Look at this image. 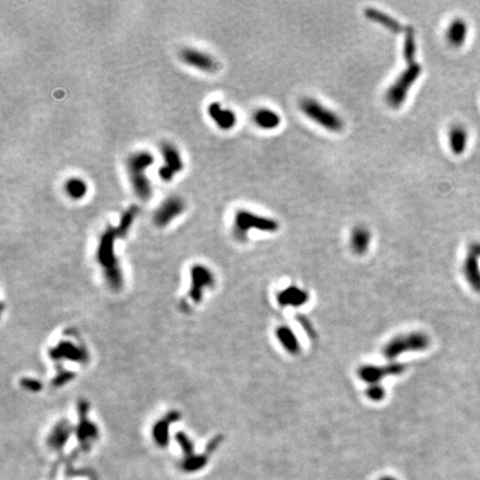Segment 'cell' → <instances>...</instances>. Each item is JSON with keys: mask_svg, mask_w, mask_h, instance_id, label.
<instances>
[{"mask_svg": "<svg viewBox=\"0 0 480 480\" xmlns=\"http://www.w3.org/2000/svg\"><path fill=\"white\" fill-rule=\"evenodd\" d=\"M422 68L419 62L407 64L396 80L390 84L386 92V102L389 107L398 109L402 106L407 100L408 94L412 86L422 76Z\"/></svg>", "mask_w": 480, "mask_h": 480, "instance_id": "1", "label": "cell"}, {"mask_svg": "<svg viewBox=\"0 0 480 480\" xmlns=\"http://www.w3.org/2000/svg\"><path fill=\"white\" fill-rule=\"evenodd\" d=\"M154 164V157L147 152L132 154L128 160V172L130 182L137 197L148 200L152 194V184L146 176V169Z\"/></svg>", "mask_w": 480, "mask_h": 480, "instance_id": "2", "label": "cell"}, {"mask_svg": "<svg viewBox=\"0 0 480 480\" xmlns=\"http://www.w3.org/2000/svg\"><path fill=\"white\" fill-rule=\"evenodd\" d=\"M300 110L310 120L324 129L332 132H339L344 129V120L330 108L314 98H304L299 104Z\"/></svg>", "mask_w": 480, "mask_h": 480, "instance_id": "3", "label": "cell"}, {"mask_svg": "<svg viewBox=\"0 0 480 480\" xmlns=\"http://www.w3.org/2000/svg\"><path fill=\"white\" fill-rule=\"evenodd\" d=\"M258 229L264 232H276L279 229V222L272 218L260 216L248 210H238L234 216V232L236 237L244 242L249 230Z\"/></svg>", "mask_w": 480, "mask_h": 480, "instance_id": "4", "label": "cell"}, {"mask_svg": "<svg viewBox=\"0 0 480 480\" xmlns=\"http://www.w3.org/2000/svg\"><path fill=\"white\" fill-rule=\"evenodd\" d=\"M430 346V338L424 332H410L400 334L384 346L382 354L389 360H394L400 354L408 352H422Z\"/></svg>", "mask_w": 480, "mask_h": 480, "instance_id": "5", "label": "cell"}, {"mask_svg": "<svg viewBox=\"0 0 480 480\" xmlns=\"http://www.w3.org/2000/svg\"><path fill=\"white\" fill-rule=\"evenodd\" d=\"M406 367L404 364L392 362L387 366H362L358 370V376L370 384H379V382L388 376H398L402 374Z\"/></svg>", "mask_w": 480, "mask_h": 480, "instance_id": "6", "label": "cell"}, {"mask_svg": "<svg viewBox=\"0 0 480 480\" xmlns=\"http://www.w3.org/2000/svg\"><path fill=\"white\" fill-rule=\"evenodd\" d=\"M162 152L164 159V166L159 169V176L164 182H170L174 174L182 172V160L178 150L170 144H162Z\"/></svg>", "mask_w": 480, "mask_h": 480, "instance_id": "7", "label": "cell"}, {"mask_svg": "<svg viewBox=\"0 0 480 480\" xmlns=\"http://www.w3.org/2000/svg\"><path fill=\"white\" fill-rule=\"evenodd\" d=\"M184 208V206L182 199L178 197H170L164 200L157 209L154 217V222L159 227L166 226L174 218H176L182 212Z\"/></svg>", "mask_w": 480, "mask_h": 480, "instance_id": "8", "label": "cell"}, {"mask_svg": "<svg viewBox=\"0 0 480 480\" xmlns=\"http://www.w3.org/2000/svg\"><path fill=\"white\" fill-rule=\"evenodd\" d=\"M364 16L370 22H372L377 24H380L382 26L384 29L389 30L390 32L394 34H400V32H406L408 26H404V24L398 22L397 19H394V17L389 16L388 14L380 12V10L376 8H366L364 9Z\"/></svg>", "mask_w": 480, "mask_h": 480, "instance_id": "9", "label": "cell"}, {"mask_svg": "<svg viewBox=\"0 0 480 480\" xmlns=\"http://www.w3.org/2000/svg\"><path fill=\"white\" fill-rule=\"evenodd\" d=\"M182 59L189 66L194 67L204 72H212L217 69L216 60L207 54H204L196 49H184L182 52Z\"/></svg>", "mask_w": 480, "mask_h": 480, "instance_id": "10", "label": "cell"}, {"mask_svg": "<svg viewBox=\"0 0 480 480\" xmlns=\"http://www.w3.org/2000/svg\"><path fill=\"white\" fill-rule=\"evenodd\" d=\"M278 304L282 307H300L307 304L309 294L302 288L297 286H289L282 289L277 294Z\"/></svg>", "mask_w": 480, "mask_h": 480, "instance_id": "11", "label": "cell"}, {"mask_svg": "<svg viewBox=\"0 0 480 480\" xmlns=\"http://www.w3.org/2000/svg\"><path fill=\"white\" fill-rule=\"evenodd\" d=\"M208 114L217 126L222 130H230L237 122V116L232 110L224 109L218 102H212L208 106Z\"/></svg>", "mask_w": 480, "mask_h": 480, "instance_id": "12", "label": "cell"}, {"mask_svg": "<svg viewBox=\"0 0 480 480\" xmlns=\"http://www.w3.org/2000/svg\"><path fill=\"white\" fill-rule=\"evenodd\" d=\"M464 276L474 292L480 294V266L479 257L476 254L469 252L464 259L462 267Z\"/></svg>", "mask_w": 480, "mask_h": 480, "instance_id": "13", "label": "cell"}, {"mask_svg": "<svg viewBox=\"0 0 480 480\" xmlns=\"http://www.w3.org/2000/svg\"><path fill=\"white\" fill-rule=\"evenodd\" d=\"M468 130L462 124H454L449 129L448 132V144L452 152L456 156H460L464 152L468 146Z\"/></svg>", "mask_w": 480, "mask_h": 480, "instance_id": "14", "label": "cell"}, {"mask_svg": "<svg viewBox=\"0 0 480 480\" xmlns=\"http://www.w3.org/2000/svg\"><path fill=\"white\" fill-rule=\"evenodd\" d=\"M468 36V24L462 18L454 19L449 24L446 38L450 46L454 48L462 47L467 40Z\"/></svg>", "mask_w": 480, "mask_h": 480, "instance_id": "15", "label": "cell"}, {"mask_svg": "<svg viewBox=\"0 0 480 480\" xmlns=\"http://www.w3.org/2000/svg\"><path fill=\"white\" fill-rule=\"evenodd\" d=\"M370 242H372V234L368 228L357 226L352 229L350 234V247L354 254L362 256L368 252Z\"/></svg>", "mask_w": 480, "mask_h": 480, "instance_id": "16", "label": "cell"}, {"mask_svg": "<svg viewBox=\"0 0 480 480\" xmlns=\"http://www.w3.org/2000/svg\"><path fill=\"white\" fill-rule=\"evenodd\" d=\"M252 119L254 124L264 130L277 129L280 126V124H282V117H280V114L277 112H274V110L269 108L258 109L257 112H254Z\"/></svg>", "mask_w": 480, "mask_h": 480, "instance_id": "17", "label": "cell"}, {"mask_svg": "<svg viewBox=\"0 0 480 480\" xmlns=\"http://www.w3.org/2000/svg\"><path fill=\"white\" fill-rule=\"evenodd\" d=\"M276 336L282 348L286 349L289 354H298L300 352L302 348H300L299 340L292 328L288 326L278 327L276 330Z\"/></svg>", "mask_w": 480, "mask_h": 480, "instance_id": "18", "label": "cell"}, {"mask_svg": "<svg viewBox=\"0 0 480 480\" xmlns=\"http://www.w3.org/2000/svg\"><path fill=\"white\" fill-rule=\"evenodd\" d=\"M416 52H417V44H416V38H414V28L408 26L407 32H404V48H402V54L407 64H412L414 62H417L416 60H414L416 59Z\"/></svg>", "mask_w": 480, "mask_h": 480, "instance_id": "19", "label": "cell"}, {"mask_svg": "<svg viewBox=\"0 0 480 480\" xmlns=\"http://www.w3.org/2000/svg\"><path fill=\"white\" fill-rule=\"evenodd\" d=\"M67 427L68 426H64V424L62 426H57V428L50 434L48 439V444L52 450L60 452V450L64 449V447L66 446L69 439V429Z\"/></svg>", "mask_w": 480, "mask_h": 480, "instance_id": "20", "label": "cell"}, {"mask_svg": "<svg viewBox=\"0 0 480 480\" xmlns=\"http://www.w3.org/2000/svg\"><path fill=\"white\" fill-rule=\"evenodd\" d=\"M208 464V454H192L184 458L182 462V468L184 472H197L204 469Z\"/></svg>", "mask_w": 480, "mask_h": 480, "instance_id": "21", "label": "cell"}, {"mask_svg": "<svg viewBox=\"0 0 480 480\" xmlns=\"http://www.w3.org/2000/svg\"><path fill=\"white\" fill-rule=\"evenodd\" d=\"M64 189H66V192L68 194V196L70 198L78 200V199L84 198V194H86L87 184L82 179L72 178L66 182Z\"/></svg>", "mask_w": 480, "mask_h": 480, "instance_id": "22", "label": "cell"}, {"mask_svg": "<svg viewBox=\"0 0 480 480\" xmlns=\"http://www.w3.org/2000/svg\"><path fill=\"white\" fill-rule=\"evenodd\" d=\"M154 438L160 447H166L168 444V424L164 422H159L154 430Z\"/></svg>", "mask_w": 480, "mask_h": 480, "instance_id": "23", "label": "cell"}, {"mask_svg": "<svg viewBox=\"0 0 480 480\" xmlns=\"http://www.w3.org/2000/svg\"><path fill=\"white\" fill-rule=\"evenodd\" d=\"M366 394L372 402H380L384 397V389L379 384H372L368 387Z\"/></svg>", "mask_w": 480, "mask_h": 480, "instance_id": "24", "label": "cell"}, {"mask_svg": "<svg viewBox=\"0 0 480 480\" xmlns=\"http://www.w3.org/2000/svg\"><path fill=\"white\" fill-rule=\"evenodd\" d=\"M177 440L179 442L180 446H182L184 454H186V457H189L192 456V454H194V446L187 436H184V434H178Z\"/></svg>", "mask_w": 480, "mask_h": 480, "instance_id": "25", "label": "cell"}, {"mask_svg": "<svg viewBox=\"0 0 480 480\" xmlns=\"http://www.w3.org/2000/svg\"><path fill=\"white\" fill-rule=\"evenodd\" d=\"M298 322H299L300 326H302L304 329V332H306L309 334V336H314V327H312V322H310L306 317L299 316L298 317Z\"/></svg>", "mask_w": 480, "mask_h": 480, "instance_id": "26", "label": "cell"}, {"mask_svg": "<svg viewBox=\"0 0 480 480\" xmlns=\"http://www.w3.org/2000/svg\"><path fill=\"white\" fill-rule=\"evenodd\" d=\"M469 252L476 254L478 257H480V242H474L470 244Z\"/></svg>", "mask_w": 480, "mask_h": 480, "instance_id": "27", "label": "cell"}, {"mask_svg": "<svg viewBox=\"0 0 480 480\" xmlns=\"http://www.w3.org/2000/svg\"><path fill=\"white\" fill-rule=\"evenodd\" d=\"M379 480H396L394 477H390V476H384V477H382Z\"/></svg>", "mask_w": 480, "mask_h": 480, "instance_id": "28", "label": "cell"}]
</instances>
